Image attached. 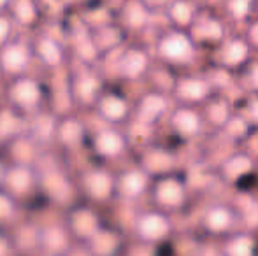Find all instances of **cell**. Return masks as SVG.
I'll use <instances>...</instances> for the list:
<instances>
[{"instance_id": "15", "label": "cell", "mask_w": 258, "mask_h": 256, "mask_svg": "<svg viewBox=\"0 0 258 256\" xmlns=\"http://www.w3.org/2000/svg\"><path fill=\"white\" fill-rule=\"evenodd\" d=\"M150 68V55L141 48H130L119 60V72L126 79H139Z\"/></svg>"}, {"instance_id": "40", "label": "cell", "mask_w": 258, "mask_h": 256, "mask_svg": "<svg viewBox=\"0 0 258 256\" xmlns=\"http://www.w3.org/2000/svg\"><path fill=\"white\" fill-rule=\"evenodd\" d=\"M256 16H258V0H256Z\"/></svg>"}, {"instance_id": "8", "label": "cell", "mask_w": 258, "mask_h": 256, "mask_svg": "<svg viewBox=\"0 0 258 256\" xmlns=\"http://www.w3.org/2000/svg\"><path fill=\"white\" fill-rule=\"evenodd\" d=\"M169 127L176 137L181 140H194L204 130V118L199 107L195 106H184L179 104L169 113Z\"/></svg>"}, {"instance_id": "26", "label": "cell", "mask_w": 258, "mask_h": 256, "mask_svg": "<svg viewBox=\"0 0 258 256\" xmlns=\"http://www.w3.org/2000/svg\"><path fill=\"white\" fill-rule=\"evenodd\" d=\"M242 88L248 93L258 95V58H251L241 70L237 72Z\"/></svg>"}, {"instance_id": "32", "label": "cell", "mask_w": 258, "mask_h": 256, "mask_svg": "<svg viewBox=\"0 0 258 256\" xmlns=\"http://www.w3.org/2000/svg\"><path fill=\"white\" fill-rule=\"evenodd\" d=\"M46 186H48V192L56 198H63L65 195H69V185H65V181L60 176H49L46 179Z\"/></svg>"}, {"instance_id": "17", "label": "cell", "mask_w": 258, "mask_h": 256, "mask_svg": "<svg viewBox=\"0 0 258 256\" xmlns=\"http://www.w3.org/2000/svg\"><path fill=\"white\" fill-rule=\"evenodd\" d=\"M85 186H86V192L90 193V197H93L95 200H105L116 190L114 179L104 170L90 172L85 179Z\"/></svg>"}, {"instance_id": "18", "label": "cell", "mask_w": 258, "mask_h": 256, "mask_svg": "<svg viewBox=\"0 0 258 256\" xmlns=\"http://www.w3.org/2000/svg\"><path fill=\"white\" fill-rule=\"evenodd\" d=\"M256 14V0H223V18L234 23H248Z\"/></svg>"}, {"instance_id": "27", "label": "cell", "mask_w": 258, "mask_h": 256, "mask_svg": "<svg viewBox=\"0 0 258 256\" xmlns=\"http://www.w3.org/2000/svg\"><path fill=\"white\" fill-rule=\"evenodd\" d=\"M6 183L11 192L25 193V192H28V188H30V185H32V176L27 168L18 167V168H13V170L6 176Z\"/></svg>"}, {"instance_id": "16", "label": "cell", "mask_w": 258, "mask_h": 256, "mask_svg": "<svg viewBox=\"0 0 258 256\" xmlns=\"http://www.w3.org/2000/svg\"><path fill=\"white\" fill-rule=\"evenodd\" d=\"M174 167H176V158L163 147H151L143 158V168L151 178L174 172Z\"/></svg>"}, {"instance_id": "10", "label": "cell", "mask_w": 258, "mask_h": 256, "mask_svg": "<svg viewBox=\"0 0 258 256\" xmlns=\"http://www.w3.org/2000/svg\"><path fill=\"white\" fill-rule=\"evenodd\" d=\"M169 113H170L169 99L162 92H150L139 100V106H137V121L141 125L151 127V125H155L162 118L169 116Z\"/></svg>"}, {"instance_id": "12", "label": "cell", "mask_w": 258, "mask_h": 256, "mask_svg": "<svg viewBox=\"0 0 258 256\" xmlns=\"http://www.w3.org/2000/svg\"><path fill=\"white\" fill-rule=\"evenodd\" d=\"M151 181H153V178L143 167L130 168L119 176V179L116 181V190L121 197L134 200V198H139L146 192H150Z\"/></svg>"}, {"instance_id": "20", "label": "cell", "mask_w": 258, "mask_h": 256, "mask_svg": "<svg viewBox=\"0 0 258 256\" xmlns=\"http://www.w3.org/2000/svg\"><path fill=\"white\" fill-rule=\"evenodd\" d=\"M99 109H100V114L109 121H121V120H125L130 113L128 102H126L121 95H118V93H109V95H105L104 99L100 100Z\"/></svg>"}, {"instance_id": "6", "label": "cell", "mask_w": 258, "mask_h": 256, "mask_svg": "<svg viewBox=\"0 0 258 256\" xmlns=\"http://www.w3.org/2000/svg\"><path fill=\"white\" fill-rule=\"evenodd\" d=\"M137 237L148 246H158L170 239L174 232L172 219L169 212L160 211V209H151L146 211L137 218L136 221Z\"/></svg>"}, {"instance_id": "21", "label": "cell", "mask_w": 258, "mask_h": 256, "mask_svg": "<svg viewBox=\"0 0 258 256\" xmlns=\"http://www.w3.org/2000/svg\"><path fill=\"white\" fill-rule=\"evenodd\" d=\"M90 240H92V251L95 256H112L121 246V237L114 230L100 228Z\"/></svg>"}, {"instance_id": "34", "label": "cell", "mask_w": 258, "mask_h": 256, "mask_svg": "<svg viewBox=\"0 0 258 256\" xmlns=\"http://www.w3.org/2000/svg\"><path fill=\"white\" fill-rule=\"evenodd\" d=\"M18 128V120L11 113H0V137L11 135L13 132H16Z\"/></svg>"}, {"instance_id": "38", "label": "cell", "mask_w": 258, "mask_h": 256, "mask_svg": "<svg viewBox=\"0 0 258 256\" xmlns=\"http://www.w3.org/2000/svg\"><path fill=\"white\" fill-rule=\"evenodd\" d=\"M7 242H6V239H4L2 235H0V256H6L7 254Z\"/></svg>"}, {"instance_id": "24", "label": "cell", "mask_w": 258, "mask_h": 256, "mask_svg": "<svg viewBox=\"0 0 258 256\" xmlns=\"http://www.w3.org/2000/svg\"><path fill=\"white\" fill-rule=\"evenodd\" d=\"M11 95L16 100L20 106H34L35 102L41 97V92H39V86L35 84L30 79H23V81H18L16 84L11 90Z\"/></svg>"}, {"instance_id": "5", "label": "cell", "mask_w": 258, "mask_h": 256, "mask_svg": "<svg viewBox=\"0 0 258 256\" xmlns=\"http://www.w3.org/2000/svg\"><path fill=\"white\" fill-rule=\"evenodd\" d=\"M188 32H190V35L194 37L195 44L199 48L207 49H214L228 37L225 18L206 9H202L199 13L197 20L194 21V25H191Z\"/></svg>"}, {"instance_id": "28", "label": "cell", "mask_w": 258, "mask_h": 256, "mask_svg": "<svg viewBox=\"0 0 258 256\" xmlns=\"http://www.w3.org/2000/svg\"><path fill=\"white\" fill-rule=\"evenodd\" d=\"M11 7H13L16 20L21 21V23H32L37 16L32 0H11Z\"/></svg>"}, {"instance_id": "41", "label": "cell", "mask_w": 258, "mask_h": 256, "mask_svg": "<svg viewBox=\"0 0 258 256\" xmlns=\"http://www.w3.org/2000/svg\"><path fill=\"white\" fill-rule=\"evenodd\" d=\"M256 170H258V158H256Z\"/></svg>"}, {"instance_id": "13", "label": "cell", "mask_w": 258, "mask_h": 256, "mask_svg": "<svg viewBox=\"0 0 258 256\" xmlns=\"http://www.w3.org/2000/svg\"><path fill=\"white\" fill-rule=\"evenodd\" d=\"M201 11L202 7L197 0H170L167 4L165 16L174 28L190 30V27L197 20Z\"/></svg>"}, {"instance_id": "37", "label": "cell", "mask_w": 258, "mask_h": 256, "mask_svg": "<svg viewBox=\"0 0 258 256\" xmlns=\"http://www.w3.org/2000/svg\"><path fill=\"white\" fill-rule=\"evenodd\" d=\"M9 30H11V25L6 18H0V42H4L9 35Z\"/></svg>"}, {"instance_id": "33", "label": "cell", "mask_w": 258, "mask_h": 256, "mask_svg": "<svg viewBox=\"0 0 258 256\" xmlns=\"http://www.w3.org/2000/svg\"><path fill=\"white\" fill-rule=\"evenodd\" d=\"M244 39L248 41L249 48H251L253 51L258 53V16L251 18V20L246 23Z\"/></svg>"}, {"instance_id": "9", "label": "cell", "mask_w": 258, "mask_h": 256, "mask_svg": "<svg viewBox=\"0 0 258 256\" xmlns=\"http://www.w3.org/2000/svg\"><path fill=\"white\" fill-rule=\"evenodd\" d=\"M255 172H258L256 160L248 151H235L228 154L218 167V176L232 186H239L248 178H251Z\"/></svg>"}, {"instance_id": "1", "label": "cell", "mask_w": 258, "mask_h": 256, "mask_svg": "<svg viewBox=\"0 0 258 256\" xmlns=\"http://www.w3.org/2000/svg\"><path fill=\"white\" fill-rule=\"evenodd\" d=\"M155 51L160 62L167 67L186 68L197 60L199 46L188 30L170 27L156 39Z\"/></svg>"}, {"instance_id": "30", "label": "cell", "mask_w": 258, "mask_h": 256, "mask_svg": "<svg viewBox=\"0 0 258 256\" xmlns=\"http://www.w3.org/2000/svg\"><path fill=\"white\" fill-rule=\"evenodd\" d=\"M42 240H44V246L49 251H53V253H60L67 246V237H65V233L60 228H49L42 235Z\"/></svg>"}, {"instance_id": "25", "label": "cell", "mask_w": 258, "mask_h": 256, "mask_svg": "<svg viewBox=\"0 0 258 256\" xmlns=\"http://www.w3.org/2000/svg\"><path fill=\"white\" fill-rule=\"evenodd\" d=\"M28 53L27 48L21 44H13L7 49H4L2 53V65L6 70L9 72H20L23 70V67L27 65Z\"/></svg>"}, {"instance_id": "14", "label": "cell", "mask_w": 258, "mask_h": 256, "mask_svg": "<svg viewBox=\"0 0 258 256\" xmlns=\"http://www.w3.org/2000/svg\"><path fill=\"white\" fill-rule=\"evenodd\" d=\"M220 251L221 256H258V239L251 232L235 230L221 239Z\"/></svg>"}, {"instance_id": "35", "label": "cell", "mask_w": 258, "mask_h": 256, "mask_svg": "<svg viewBox=\"0 0 258 256\" xmlns=\"http://www.w3.org/2000/svg\"><path fill=\"white\" fill-rule=\"evenodd\" d=\"M61 137H63L67 142H76V140L81 137V128H79V125L74 123V121H69V123L63 127Z\"/></svg>"}, {"instance_id": "23", "label": "cell", "mask_w": 258, "mask_h": 256, "mask_svg": "<svg viewBox=\"0 0 258 256\" xmlns=\"http://www.w3.org/2000/svg\"><path fill=\"white\" fill-rule=\"evenodd\" d=\"M72 226H74L76 233L86 239H92L97 232H99V219L88 209H79L74 212V218H72Z\"/></svg>"}, {"instance_id": "4", "label": "cell", "mask_w": 258, "mask_h": 256, "mask_svg": "<svg viewBox=\"0 0 258 256\" xmlns=\"http://www.w3.org/2000/svg\"><path fill=\"white\" fill-rule=\"evenodd\" d=\"M239 218L241 216L234 205L218 202V204L209 205L201 216V230L207 237L223 239L237 230Z\"/></svg>"}, {"instance_id": "36", "label": "cell", "mask_w": 258, "mask_h": 256, "mask_svg": "<svg viewBox=\"0 0 258 256\" xmlns=\"http://www.w3.org/2000/svg\"><path fill=\"white\" fill-rule=\"evenodd\" d=\"M13 214V205H11L9 198L6 195L0 193V219H6Z\"/></svg>"}, {"instance_id": "19", "label": "cell", "mask_w": 258, "mask_h": 256, "mask_svg": "<svg viewBox=\"0 0 258 256\" xmlns=\"http://www.w3.org/2000/svg\"><path fill=\"white\" fill-rule=\"evenodd\" d=\"M150 9L143 0H128L123 7V23L132 30H141L148 25L150 21Z\"/></svg>"}, {"instance_id": "7", "label": "cell", "mask_w": 258, "mask_h": 256, "mask_svg": "<svg viewBox=\"0 0 258 256\" xmlns=\"http://www.w3.org/2000/svg\"><path fill=\"white\" fill-rule=\"evenodd\" d=\"M214 92V84L209 77L197 74H184L176 77L172 95L179 104L201 107Z\"/></svg>"}, {"instance_id": "39", "label": "cell", "mask_w": 258, "mask_h": 256, "mask_svg": "<svg viewBox=\"0 0 258 256\" xmlns=\"http://www.w3.org/2000/svg\"><path fill=\"white\" fill-rule=\"evenodd\" d=\"M7 2H9V0H0V7H4V6H6Z\"/></svg>"}, {"instance_id": "29", "label": "cell", "mask_w": 258, "mask_h": 256, "mask_svg": "<svg viewBox=\"0 0 258 256\" xmlns=\"http://www.w3.org/2000/svg\"><path fill=\"white\" fill-rule=\"evenodd\" d=\"M237 114H241L251 127H258V95L249 93L242 102V107L237 111Z\"/></svg>"}, {"instance_id": "22", "label": "cell", "mask_w": 258, "mask_h": 256, "mask_svg": "<svg viewBox=\"0 0 258 256\" xmlns=\"http://www.w3.org/2000/svg\"><path fill=\"white\" fill-rule=\"evenodd\" d=\"M95 149L105 158H114L125 151V139L114 130H104L97 135Z\"/></svg>"}, {"instance_id": "3", "label": "cell", "mask_w": 258, "mask_h": 256, "mask_svg": "<svg viewBox=\"0 0 258 256\" xmlns=\"http://www.w3.org/2000/svg\"><path fill=\"white\" fill-rule=\"evenodd\" d=\"M253 49L249 48L244 35H228L220 46L213 49V60L220 70L237 74L249 60Z\"/></svg>"}, {"instance_id": "2", "label": "cell", "mask_w": 258, "mask_h": 256, "mask_svg": "<svg viewBox=\"0 0 258 256\" xmlns=\"http://www.w3.org/2000/svg\"><path fill=\"white\" fill-rule=\"evenodd\" d=\"M150 193L155 207L169 212V214L183 211L190 200L186 178L176 170L153 178Z\"/></svg>"}, {"instance_id": "11", "label": "cell", "mask_w": 258, "mask_h": 256, "mask_svg": "<svg viewBox=\"0 0 258 256\" xmlns=\"http://www.w3.org/2000/svg\"><path fill=\"white\" fill-rule=\"evenodd\" d=\"M199 109H201L202 118L207 125L220 130H223L228 125V121L234 118L232 102L221 93H213Z\"/></svg>"}, {"instance_id": "31", "label": "cell", "mask_w": 258, "mask_h": 256, "mask_svg": "<svg viewBox=\"0 0 258 256\" xmlns=\"http://www.w3.org/2000/svg\"><path fill=\"white\" fill-rule=\"evenodd\" d=\"M39 55L44 58V62L48 63H56L58 60H60V49H58V46L54 44L53 41H42L41 44H39Z\"/></svg>"}]
</instances>
